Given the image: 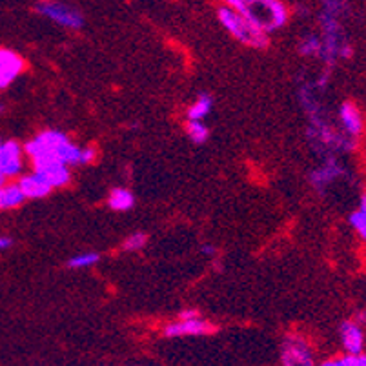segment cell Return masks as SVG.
<instances>
[{"label":"cell","instance_id":"6da1fadb","mask_svg":"<svg viewBox=\"0 0 366 366\" xmlns=\"http://www.w3.org/2000/svg\"><path fill=\"white\" fill-rule=\"evenodd\" d=\"M24 153L32 163H41V161H57L66 166H80L82 161V148L69 141L68 135L62 131L46 130L35 135L24 146Z\"/></svg>","mask_w":366,"mask_h":366},{"label":"cell","instance_id":"7a4b0ae2","mask_svg":"<svg viewBox=\"0 0 366 366\" xmlns=\"http://www.w3.org/2000/svg\"><path fill=\"white\" fill-rule=\"evenodd\" d=\"M348 8L346 2L330 0L323 4V11L319 15L321 41H323V53L321 60L325 62L326 69H332L341 60V49L348 44L345 38V30L341 26V16L345 15Z\"/></svg>","mask_w":366,"mask_h":366},{"label":"cell","instance_id":"3957f363","mask_svg":"<svg viewBox=\"0 0 366 366\" xmlns=\"http://www.w3.org/2000/svg\"><path fill=\"white\" fill-rule=\"evenodd\" d=\"M226 4L266 35L286 26L290 16L288 8L279 0H230Z\"/></svg>","mask_w":366,"mask_h":366},{"label":"cell","instance_id":"277c9868","mask_svg":"<svg viewBox=\"0 0 366 366\" xmlns=\"http://www.w3.org/2000/svg\"><path fill=\"white\" fill-rule=\"evenodd\" d=\"M217 16H219L220 24L225 26V30L230 33L236 41L242 42L246 46L255 47V49H262L268 46V35L261 32L259 27H255L251 22H248L242 15H239L237 11H233L228 4L220 5L217 10Z\"/></svg>","mask_w":366,"mask_h":366},{"label":"cell","instance_id":"5b68a950","mask_svg":"<svg viewBox=\"0 0 366 366\" xmlns=\"http://www.w3.org/2000/svg\"><path fill=\"white\" fill-rule=\"evenodd\" d=\"M283 366H315V354L310 343L299 334H290L281 345Z\"/></svg>","mask_w":366,"mask_h":366},{"label":"cell","instance_id":"8992f818","mask_svg":"<svg viewBox=\"0 0 366 366\" xmlns=\"http://www.w3.org/2000/svg\"><path fill=\"white\" fill-rule=\"evenodd\" d=\"M38 15L46 16L47 21L55 22L58 26L68 30H80L84 26V15L79 10L62 2H38L35 5Z\"/></svg>","mask_w":366,"mask_h":366},{"label":"cell","instance_id":"52a82bcc","mask_svg":"<svg viewBox=\"0 0 366 366\" xmlns=\"http://www.w3.org/2000/svg\"><path fill=\"white\" fill-rule=\"evenodd\" d=\"M346 175V168L343 166L337 157H325V161L321 163V166H317L315 170H312L310 173V184L314 186V190L317 194H325L326 188L330 184H334L335 181H339Z\"/></svg>","mask_w":366,"mask_h":366},{"label":"cell","instance_id":"ba28073f","mask_svg":"<svg viewBox=\"0 0 366 366\" xmlns=\"http://www.w3.org/2000/svg\"><path fill=\"white\" fill-rule=\"evenodd\" d=\"M24 155V148L16 141L0 142V175L4 179L22 177Z\"/></svg>","mask_w":366,"mask_h":366},{"label":"cell","instance_id":"9c48e42d","mask_svg":"<svg viewBox=\"0 0 366 366\" xmlns=\"http://www.w3.org/2000/svg\"><path fill=\"white\" fill-rule=\"evenodd\" d=\"M32 166L33 173H37L52 190L62 188L71 179L69 168L62 163H57V161H41V163H32Z\"/></svg>","mask_w":366,"mask_h":366},{"label":"cell","instance_id":"30bf717a","mask_svg":"<svg viewBox=\"0 0 366 366\" xmlns=\"http://www.w3.org/2000/svg\"><path fill=\"white\" fill-rule=\"evenodd\" d=\"M215 326L208 323L206 319H177L166 325L163 328V334L166 337H197V335H209L214 334Z\"/></svg>","mask_w":366,"mask_h":366},{"label":"cell","instance_id":"8fae6325","mask_svg":"<svg viewBox=\"0 0 366 366\" xmlns=\"http://www.w3.org/2000/svg\"><path fill=\"white\" fill-rule=\"evenodd\" d=\"M341 345L345 348L346 356H363L365 350V330L354 319L345 321L339 326Z\"/></svg>","mask_w":366,"mask_h":366},{"label":"cell","instance_id":"7c38bea8","mask_svg":"<svg viewBox=\"0 0 366 366\" xmlns=\"http://www.w3.org/2000/svg\"><path fill=\"white\" fill-rule=\"evenodd\" d=\"M339 124L341 131L350 139H359L365 130V121H363V113L359 111L354 102H343L339 106Z\"/></svg>","mask_w":366,"mask_h":366},{"label":"cell","instance_id":"4fadbf2b","mask_svg":"<svg viewBox=\"0 0 366 366\" xmlns=\"http://www.w3.org/2000/svg\"><path fill=\"white\" fill-rule=\"evenodd\" d=\"M22 69H24V60L21 55L0 47V89L8 88L22 73Z\"/></svg>","mask_w":366,"mask_h":366},{"label":"cell","instance_id":"5bb4252c","mask_svg":"<svg viewBox=\"0 0 366 366\" xmlns=\"http://www.w3.org/2000/svg\"><path fill=\"white\" fill-rule=\"evenodd\" d=\"M16 184H19V188H21V192L24 194L26 199H44V197L52 194V188L38 177L37 173L22 175Z\"/></svg>","mask_w":366,"mask_h":366},{"label":"cell","instance_id":"9a60e30c","mask_svg":"<svg viewBox=\"0 0 366 366\" xmlns=\"http://www.w3.org/2000/svg\"><path fill=\"white\" fill-rule=\"evenodd\" d=\"M24 201H26V197L19 188V184L10 183L0 188V209L19 208Z\"/></svg>","mask_w":366,"mask_h":366},{"label":"cell","instance_id":"2e32d148","mask_svg":"<svg viewBox=\"0 0 366 366\" xmlns=\"http://www.w3.org/2000/svg\"><path fill=\"white\" fill-rule=\"evenodd\" d=\"M133 204H135V197L130 190L113 188L108 195V206L113 211H128V209L133 208Z\"/></svg>","mask_w":366,"mask_h":366},{"label":"cell","instance_id":"e0dca14e","mask_svg":"<svg viewBox=\"0 0 366 366\" xmlns=\"http://www.w3.org/2000/svg\"><path fill=\"white\" fill-rule=\"evenodd\" d=\"M211 108H214V99H211L208 93H203L197 97V100H195L194 104L190 106L186 117H188V121L203 122L204 119L209 115Z\"/></svg>","mask_w":366,"mask_h":366},{"label":"cell","instance_id":"ac0fdd59","mask_svg":"<svg viewBox=\"0 0 366 366\" xmlns=\"http://www.w3.org/2000/svg\"><path fill=\"white\" fill-rule=\"evenodd\" d=\"M299 53L303 57H319L323 53V41H321L319 35L315 33H308L301 37V42H299Z\"/></svg>","mask_w":366,"mask_h":366},{"label":"cell","instance_id":"d6986e66","mask_svg":"<svg viewBox=\"0 0 366 366\" xmlns=\"http://www.w3.org/2000/svg\"><path fill=\"white\" fill-rule=\"evenodd\" d=\"M186 133H188V137L195 144H204L209 137L208 126L204 124V122L188 121V124H186Z\"/></svg>","mask_w":366,"mask_h":366},{"label":"cell","instance_id":"ffe728a7","mask_svg":"<svg viewBox=\"0 0 366 366\" xmlns=\"http://www.w3.org/2000/svg\"><path fill=\"white\" fill-rule=\"evenodd\" d=\"M99 261H100L99 253H95V251H88V253H79V255L71 257V259L68 261V266L73 268V270H82V268L95 266Z\"/></svg>","mask_w":366,"mask_h":366},{"label":"cell","instance_id":"44dd1931","mask_svg":"<svg viewBox=\"0 0 366 366\" xmlns=\"http://www.w3.org/2000/svg\"><path fill=\"white\" fill-rule=\"evenodd\" d=\"M348 220H350L352 228L357 231V236L366 242V211H363V209L359 208L354 209L350 217H348Z\"/></svg>","mask_w":366,"mask_h":366},{"label":"cell","instance_id":"7402d4cb","mask_svg":"<svg viewBox=\"0 0 366 366\" xmlns=\"http://www.w3.org/2000/svg\"><path fill=\"white\" fill-rule=\"evenodd\" d=\"M146 242H148L146 233H142V231H135V233H131V236L126 237L124 242H122V250L139 251L146 246Z\"/></svg>","mask_w":366,"mask_h":366},{"label":"cell","instance_id":"603a6c76","mask_svg":"<svg viewBox=\"0 0 366 366\" xmlns=\"http://www.w3.org/2000/svg\"><path fill=\"white\" fill-rule=\"evenodd\" d=\"M201 317V312L199 310L195 308H188V310H183L181 314H179V319L183 321H188V319H199Z\"/></svg>","mask_w":366,"mask_h":366},{"label":"cell","instance_id":"cb8c5ba5","mask_svg":"<svg viewBox=\"0 0 366 366\" xmlns=\"http://www.w3.org/2000/svg\"><path fill=\"white\" fill-rule=\"evenodd\" d=\"M11 244H13V241H11L10 237L0 236V251H4V250H8V248H11Z\"/></svg>","mask_w":366,"mask_h":366},{"label":"cell","instance_id":"d4e9b609","mask_svg":"<svg viewBox=\"0 0 366 366\" xmlns=\"http://www.w3.org/2000/svg\"><path fill=\"white\" fill-rule=\"evenodd\" d=\"M201 251H203L204 255H208V257H214L215 253H217V250H215L214 244H204L203 248H201Z\"/></svg>","mask_w":366,"mask_h":366},{"label":"cell","instance_id":"484cf974","mask_svg":"<svg viewBox=\"0 0 366 366\" xmlns=\"http://www.w3.org/2000/svg\"><path fill=\"white\" fill-rule=\"evenodd\" d=\"M4 184H5V179L2 177V175H0V188H2V186H4Z\"/></svg>","mask_w":366,"mask_h":366},{"label":"cell","instance_id":"4316f807","mask_svg":"<svg viewBox=\"0 0 366 366\" xmlns=\"http://www.w3.org/2000/svg\"><path fill=\"white\" fill-rule=\"evenodd\" d=\"M2 111H4V104L0 102V113H2Z\"/></svg>","mask_w":366,"mask_h":366},{"label":"cell","instance_id":"83f0119b","mask_svg":"<svg viewBox=\"0 0 366 366\" xmlns=\"http://www.w3.org/2000/svg\"><path fill=\"white\" fill-rule=\"evenodd\" d=\"M0 142H2V139H0Z\"/></svg>","mask_w":366,"mask_h":366}]
</instances>
